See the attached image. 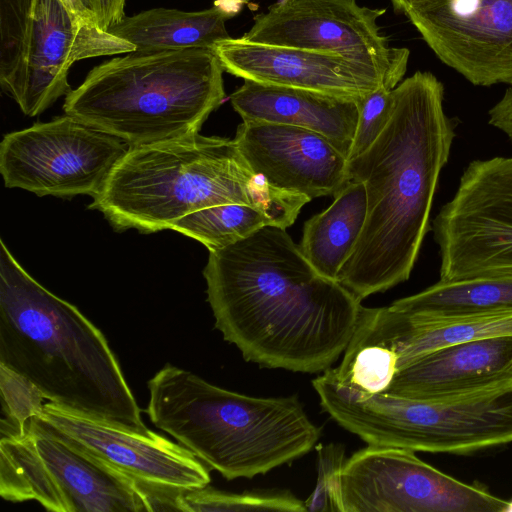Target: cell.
<instances>
[{"label": "cell", "mask_w": 512, "mask_h": 512, "mask_svg": "<svg viewBox=\"0 0 512 512\" xmlns=\"http://www.w3.org/2000/svg\"><path fill=\"white\" fill-rule=\"evenodd\" d=\"M203 275L215 327L246 361L267 368H331L363 309L348 289L321 275L277 225L209 251Z\"/></svg>", "instance_id": "1"}, {"label": "cell", "mask_w": 512, "mask_h": 512, "mask_svg": "<svg viewBox=\"0 0 512 512\" xmlns=\"http://www.w3.org/2000/svg\"><path fill=\"white\" fill-rule=\"evenodd\" d=\"M393 94L384 130L347 164L349 181L365 185L367 215L337 282L360 301L409 279L456 136L444 86L432 73L415 72Z\"/></svg>", "instance_id": "2"}, {"label": "cell", "mask_w": 512, "mask_h": 512, "mask_svg": "<svg viewBox=\"0 0 512 512\" xmlns=\"http://www.w3.org/2000/svg\"><path fill=\"white\" fill-rule=\"evenodd\" d=\"M0 364L49 402L149 432L104 334L38 283L0 241Z\"/></svg>", "instance_id": "3"}, {"label": "cell", "mask_w": 512, "mask_h": 512, "mask_svg": "<svg viewBox=\"0 0 512 512\" xmlns=\"http://www.w3.org/2000/svg\"><path fill=\"white\" fill-rule=\"evenodd\" d=\"M309 201L268 184L234 139L196 133L130 147L89 208L117 231L154 233L206 207L246 204L265 210L286 229Z\"/></svg>", "instance_id": "4"}, {"label": "cell", "mask_w": 512, "mask_h": 512, "mask_svg": "<svg viewBox=\"0 0 512 512\" xmlns=\"http://www.w3.org/2000/svg\"><path fill=\"white\" fill-rule=\"evenodd\" d=\"M147 384L150 421L228 480L290 463L321 435L297 396L240 394L171 364Z\"/></svg>", "instance_id": "5"}, {"label": "cell", "mask_w": 512, "mask_h": 512, "mask_svg": "<svg viewBox=\"0 0 512 512\" xmlns=\"http://www.w3.org/2000/svg\"><path fill=\"white\" fill-rule=\"evenodd\" d=\"M211 49L129 52L94 67L65 97V114L130 147L199 133L225 98Z\"/></svg>", "instance_id": "6"}, {"label": "cell", "mask_w": 512, "mask_h": 512, "mask_svg": "<svg viewBox=\"0 0 512 512\" xmlns=\"http://www.w3.org/2000/svg\"><path fill=\"white\" fill-rule=\"evenodd\" d=\"M322 408L368 445L469 454L512 442V388L438 400L367 393L335 368L312 380Z\"/></svg>", "instance_id": "7"}, {"label": "cell", "mask_w": 512, "mask_h": 512, "mask_svg": "<svg viewBox=\"0 0 512 512\" xmlns=\"http://www.w3.org/2000/svg\"><path fill=\"white\" fill-rule=\"evenodd\" d=\"M0 496L53 512H144L137 481L80 450L35 417L1 432Z\"/></svg>", "instance_id": "8"}, {"label": "cell", "mask_w": 512, "mask_h": 512, "mask_svg": "<svg viewBox=\"0 0 512 512\" xmlns=\"http://www.w3.org/2000/svg\"><path fill=\"white\" fill-rule=\"evenodd\" d=\"M431 228L440 281L512 277V157L470 162Z\"/></svg>", "instance_id": "9"}, {"label": "cell", "mask_w": 512, "mask_h": 512, "mask_svg": "<svg viewBox=\"0 0 512 512\" xmlns=\"http://www.w3.org/2000/svg\"><path fill=\"white\" fill-rule=\"evenodd\" d=\"M130 146L67 115L7 133L0 172L7 188L37 196L94 198Z\"/></svg>", "instance_id": "10"}, {"label": "cell", "mask_w": 512, "mask_h": 512, "mask_svg": "<svg viewBox=\"0 0 512 512\" xmlns=\"http://www.w3.org/2000/svg\"><path fill=\"white\" fill-rule=\"evenodd\" d=\"M415 451L368 445L345 460L344 512H505L508 501L418 458Z\"/></svg>", "instance_id": "11"}, {"label": "cell", "mask_w": 512, "mask_h": 512, "mask_svg": "<svg viewBox=\"0 0 512 512\" xmlns=\"http://www.w3.org/2000/svg\"><path fill=\"white\" fill-rule=\"evenodd\" d=\"M405 15L470 83L512 86V0H418Z\"/></svg>", "instance_id": "12"}, {"label": "cell", "mask_w": 512, "mask_h": 512, "mask_svg": "<svg viewBox=\"0 0 512 512\" xmlns=\"http://www.w3.org/2000/svg\"><path fill=\"white\" fill-rule=\"evenodd\" d=\"M385 11L356 0H278L254 17L242 38L407 68L409 50L391 47L381 33L377 21Z\"/></svg>", "instance_id": "13"}, {"label": "cell", "mask_w": 512, "mask_h": 512, "mask_svg": "<svg viewBox=\"0 0 512 512\" xmlns=\"http://www.w3.org/2000/svg\"><path fill=\"white\" fill-rule=\"evenodd\" d=\"M133 51V44L77 17L60 0H34L23 64L7 95L26 116H37L72 90L67 75L75 62Z\"/></svg>", "instance_id": "14"}, {"label": "cell", "mask_w": 512, "mask_h": 512, "mask_svg": "<svg viewBox=\"0 0 512 512\" xmlns=\"http://www.w3.org/2000/svg\"><path fill=\"white\" fill-rule=\"evenodd\" d=\"M62 438L132 479L179 489L210 483V468L191 451L153 431L146 433L78 413L52 402L35 417Z\"/></svg>", "instance_id": "15"}, {"label": "cell", "mask_w": 512, "mask_h": 512, "mask_svg": "<svg viewBox=\"0 0 512 512\" xmlns=\"http://www.w3.org/2000/svg\"><path fill=\"white\" fill-rule=\"evenodd\" d=\"M224 71L259 83L361 99L382 85L395 88L406 67L346 55L230 38L215 45Z\"/></svg>", "instance_id": "16"}, {"label": "cell", "mask_w": 512, "mask_h": 512, "mask_svg": "<svg viewBox=\"0 0 512 512\" xmlns=\"http://www.w3.org/2000/svg\"><path fill=\"white\" fill-rule=\"evenodd\" d=\"M234 141L251 169L277 189L312 200L334 196L349 182L348 159L317 132L242 121Z\"/></svg>", "instance_id": "17"}, {"label": "cell", "mask_w": 512, "mask_h": 512, "mask_svg": "<svg viewBox=\"0 0 512 512\" xmlns=\"http://www.w3.org/2000/svg\"><path fill=\"white\" fill-rule=\"evenodd\" d=\"M512 388V335L460 342L400 367L385 392L438 400Z\"/></svg>", "instance_id": "18"}, {"label": "cell", "mask_w": 512, "mask_h": 512, "mask_svg": "<svg viewBox=\"0 0 512 512\" xmlns=\"http://www.w3.org/2000/svg\"><path fill=\"white\" fill-rule=\"evenodd\" d=\"M506 335H512V309L433 316L404 312L390 305L363 307L349 343L381 348L395 361L397 371L444 346Z\"/></svg>", "instance_id": "19"}, {"label": "cell", "mask_w": 512, "mask_h": 512, "mask_svg": "<svg viewBox=\"0 0 512 512\" xmlns=\"http://www.w3.org/2000/svg\"><path fill=\"white\" fill-rule=\"evenodd\" d=\"M361 99L248 79L230 96L234 110L243 121L291 125L317 132L347 159Z\"/></svg>", "instance_id": "20"}, {"label": "cell", "mask_w": 512, "mask_h": 512, "mask_svg": "<svg viewBox=\"0 0 512 512\" xmlns=\"http://www.w3.org/2000/svg\"><path fill=\"white\" fill-rule=\"evenodd\" d=\"M233 15L220 5L196 12L153 8L125 16L108 31L133 44L137 52L213 50L232 38L225 22Z\"/></svg>", "instance_id": "21"}, {"label": "cell", "mask_w": 512, "mask_h": 512, "mask_svg": "<svg viewBox=\"0 0 512 512\" xmlns=\"http://www.w3.org/2000/svg\"><path fill=\"white\" fill-rule=\"evenodd\" d=\"M366 215L365 185L349 181L326 210L305 222L299 248L321 275L337 281L361 235Z\"/></svg>", "instance_id": "22"}, {"label": "cell", "mask_w": 512, "mask_h": 512, "mask_svg": "<svg viewBox=\"0 0 512 512\" xmlns=\"http://www.w3.org/2000/svg\"><path fill=\"white\" fill-rule=\"evenodd\" d=\"M415 314L444 316L512 309V277L438 281L391 304Z\"/></svg>", "instance_id": "23"}, {"label": "cell", "mask_w": 512, "mask_h": 512, "mask_svg": "<svg viewBox=\"0 0 512 512\" xmlns=\"http://www.w3.org/2000/svg\"><path fill=\"white\" fill-rule=\"evenodd\" d=\"M267 225L280 226V223L260 208L223 204L189 213L175 221L170 230L196 239L213 251L242 240Z\"/></svg>", "instance_id": "24"}, {"label": "cell", "mask_w": 512, "mask_h": 512, "mask_svg": "<svg viewBox=\"0 0 512 512\" xmlns=\"http://www.w3.org/2000/svg\"><path fill=\"white\" fill-rule=\"evenodd\" d=\"M179 511H307L303 501L288 490H260L232 493L202 487L183 489L178 500Z\"/></svg>", "instance_id": "25"}, {"label": "cell", "mask_w": 512, "mask_h": 512, "mask_svg": "<svg viewBox=\"0 0 512 512\" xmlns=\"http://www.w3.org/2000/svg\"><path fill=\"white\" fill-rule=\"evenodd\" d=\"M34 0H0V84L7 94L24 60Z\"/></svg>", "instance_id": "26"}, {"label": "cell", "mask_w": 512, "mask_h": 512, "mask_svg": "<svg viewBox=\"0 0 512 512\" xmlns=\"http://www.w3.org/2000/svg\"><path fill=\"white\" fill-rule=\"evenodd\" d=\"M1 432L23 429L43 408V395L31 382L0 364Z\"/></svg>", "instance_id": "27"}, {"label": "cell", "mask_w": 512, "mask_h": 512, "mask_svg": "<svg viewBox=\"0 0 512 512\" xmlns=\"http://www.w3.org/2000/svg\"><path fill=\"white\" fill-rule=\"evenodd\" d=\"M318 477L314 491L304 501L307 511L344 512L341 492V472L345 449L340 444L319 445Z\"/></svg>", "instance_id": "28"}, {"label": "cell", "mask_w": 512, "mask_h": 512, "mask_svg": "<svg viewBox=\"0 0 512 512\" xmlns=\"http://www.w3.org/2000/svg\"><path fill=\"white\" fill-rule=\"evenodd\" d=\"M393 90L382 85L360 100L359 119L348 160L365 152L384 130L393 108Z\"/></svg>", "instance_id": "29"}, {"label": "cell", "mask_w": 512, "mask_h": 512, "mask_svg": "<svg viewBox=\"0 0 512 512\" xmlns=\"http://www.w3.org/2000/svg\"><path fill=\"white\" fill-rule=\"evenodd\" d=\"M125 1L84 0L85 5L94 14L98 25L106 31L125 17Z\"/></svg>", "instance_id": "30"}, {"label": "cell", "mask_w": 512, "mask_h": 512, "mask_svg": "<svg viewBox=\"0 0 512 512\" xmlns=\"http://www.w3.org/2000/svg\"><path fill=\"white\" fill-rule=\"evenodd\" d=\"M60 1L65 5V7L71 13H73L77 17H79L83 20L97 22L94 14L85 5L84 0H60Z\"/></svg>", "instance_id": "31"}, {"label": "cell", "mask_w": 512, "mask_h": 512, "mask_svg": "<svg viewBox=\"0 0 512 512\" xmlns=\"http://www.w3.org/2000/svg\"><path fill=\"white\" fill-rule=\"evenodd\" d=\"M505 512H512V500L508 501Z\"/></svg>", "instance_id": "32"}]
</instances>
